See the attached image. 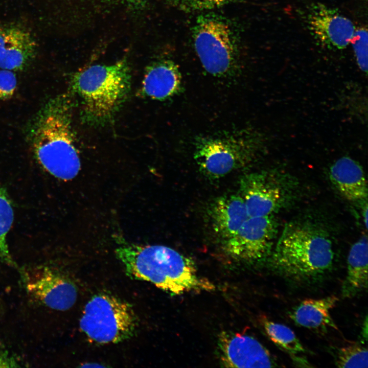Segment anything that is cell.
I'll list each match as a JSON object with an SVG mask.
<instances>
[{
    "label": "cell",
    "instance_id": "obj_18",
    "mask_svg": "<svg viewBox=\"0 0 368 368\" xmlns=\"http://www.w3.org/2000/svg\"><path fill=\"white\" fill-rule=\"evenodd\" d=\"M367 238L363 235L351 247L347 273L341 288L342 296L351 298L367 288Z\"/></svg>",
    "mask_w": 368,
    "mask_h": 368
},
{
    "label": "cell",
    "instance_id": "obj_1",
    "mask_svg": "<svg viewBox=\"0 0 368 368\" xmlns=\"http://www.w3.org/2000/svg\"><path fill=\"white\" fill-rule=\"evenodd\" d=\"M116 253L130 277L150 282L168 292L179 294L214 288L198 275L191 259L171 247L122 242Z\"/></svg>",
    "mask_w": 368,
    "mask_h": 368
},
{
    "label": "cell",
    "instance_id": "obj_4",
    "mask_svg": "<svg viewBox=\"0 0 368 368\" xmlns=\"http://www.w3.org/2000/svg\"><path fill=\"white\" fill-rule=\"evenodd\" d=\"M130 73L125 59L110 64H94L76 74L73 90L87 123H106L119 110L130 87Z\"/></svg>",
    "mask_w": 368,
    "mask_h": 368
},
{
    "label": "cell",
    "instance_id": "obj_26",
    "mask_svg": "<svg viewBox=\"0 0 368 368\" xmlns=\"http://www.w3.org/2000/svg\"><path fill=\"white\" fill-rule=\"evenodd\" d=\"M15 362L12 361V360L4 354L0 353V367H12L15 366L13 364Z\"/></svg>",
    "mask_w": 368,
    "mask_h": 368
},
{
    "label": "cell",
    "instance_id": "obj_25",
    "mask_svg": "<svg viewBox=\"0 0 368 368\" xmlns=\"http://www.w3.org/2000/svg\"><path fill=\"white\" fill-rule=\"evenodd\" d=\"M127 6L132 8L139 9L142 8L148 0H118Z\"/></svg>",
    "mask_w": 368,
    "mask_h": 368
},
{
    "label": "cell",
    "instance_id": "obj_12",
    "mask_svg": "<svg viewBox=\"0 0 368 368\" xmlns=\"http://www.w3.org/2000/svg\"><path fill=\"white\" fill-rule=\"evenodd\" d=\"M221 359L229 367L278 366L269 352L249 335L224 332L219 338Z\"/></svg>",
    "mask_w": 368,
    "mask_h": 368
},
{
    "label": "cell",
    "instance_id": "obj_3",
    "mask_svg": "<svg viewBox=\"0 0 368 368\" xmlns=\"http://www.w3.org/2000/svg\"><path fill=\"white\" fill-rule=\"evenodd\" d=\"M270 256L274 269L298 280L315 278L333 264L332 243L324 231L305 223L287 224Z\"/></svg>",
    "mask_w": 368,
    "mask_h": 368
},
{
    "label": "cell",
    "instance_id": "obj_20",
    "mask_svg": "<svg viewBox=\"0 0 368 368\" xmlns=\"http://www.w3.org/2000/svg\"><path fill=\"white\" fill-rule=\"evenodd\" d=\"M14 219V212L11 199L6 190L0 183V259L9 264L13 262L10 255L7 236Z\"/></svg>",
    "mask_w": 368,
    "mask_h": 368
},
{
    "label": "cell",
    "instance_id": "obj_13",
    "mask_svg": "<svg viewBox=\"0 0 368 368\" xmlns=\"http://www.w3.org/2000/svg\"><path fill=\"white\" fill-rule=\"evenodd\" d=\"M37 43L29 30L20 25H0V68L20 71L34 58Z\"/></svg>",
    "mask_w": 368,
    "mask_h": 368
},
{
    "label": "cell",
    "instance_id": "obj_19",
    "mask_svg": "<svg viewBox=\"0 0 368 368\" xmlns=\"http://www.w3.org/2000/svg\"><path fill=\"white\" fill-rule=\"evenodd\" d=\"M261 323L266 333L272 341L293 356L295 360L302 361L296 356L305 353V349L291 329L266 317L261 318Z\"/></svg>",
    "mask_w": 368,
    "mask_h": 368
},
{
    "label": "cell",
    "instance_id": "obj_7",
    "mask_svg": "<svg viewBox=\"0 0 368 368\" xmlns=\"http://www.w3.org/2000/svg\"><path fill=\"white\" fill-rule=\"evenodd\" d=\"M79 325L89 340L107 344L130 338L134 333L136 320L130 305L114 296L100 294L86 304Z\"/></svg>",
    "mask_w": 368,
    "mask_h": 368
},
{
    "label": "cell",
    "instance_id": "obj_2",
    "mask_svg": "<svg viewBox=\"0 0 368 368\" xmlns=\"http://www.w3.org/2000/svg\"><path fill=\"white\" fill-rule=\"evenodd\" d=\"M67 98L49 101L33 120L29 137L39 164L51 175L63 180L75 177L80 161L72 127Z\"/></svg>",
    "mask_w": 368,
    "mask_h": 368
},
{
    "label": "cell",
    "instance_id": "obj_23",
    "mask_svg": "<svg viewBox=\"0 0 368 368\" xmlns=\"http://www.w3.org/2000/svg\"><path fill=\"white\" fill-rule=\"evenodd\" d=\"M352 43L357 64L361 71H367V31L364 28L356 29L351 42Z\"/></svg>",
    "mask_w": 368,
    "mask_h": 368
},
{
    "label": "cell",
    "instance_id": "obj_8",
    "mask_svg": "<svg viewBox=\"0 0 368 368\" xmlns=\"http://www.w3.org/2000/svg\"><path fill=\"white\" fill-rule=\"evenodd\" d=\"M240 186V196L250 216L272 215L286 204L290 194L284 179L274 172L247 174Z\"/></svg>",
    "mask_w": 368,
    "mask_h": 368
},
{
    "label": "cell",
    "instance_id": "obj_17",
    "mask_svg": "<svg viewBox=\"0 0 368 368\" xmlns=\"http://www.w3.org/2000/svg\"><path fill=\"white\" fill-rule=\"evenodd\" d=\"M338 298L335 295L303 301L291 312V319L298 325L315 330L337 327L330 315V310Z\"/></svg>",
    "mask_w": 368,
    "mask_h": 368
},
{
    "label": "cell",
    "instance_id": "obj_5",
    "mask_svg": "<svg viewBox=\"0 0 368 368\" xmlns=\"http://www.w3.org/2000/svg\"><path fill=\"white\" fill-rule=\"evenodd\" d=\"M263 143L258 133L246 129L202 135L195 140L194 158L204 175L218 178L250 162Z\"/></svg>",
    "mask_w": 368,
    "mask_h": 368
},
{
    "label": "cell",
    "instance_id": "obj_10",
    "mask_svg": "<svg viewBox=\"0 0 368 368\" xmlns=\"http://www.w3.org/2000/svg\"><path fill=\"white\" fill-rule=\"evenodd\" d=\"M311 34L321 45L341 50L351 42L356 30L353 22L336 9L324 4H311L304 15Z\"/></svg>",
    "mask_w": 368,
    "mask_h": 368
},
{
    "label": "cell",
    "instance_id": "obj_21",
    "mask_svg": "<svg viewBox=\"0 0 368 368\" xmlns=\"http://www.w3.org/2000/svg\"><path fill=\"white\" fill-rule=\"evenodd\" d=\"M335 364L339 367H367V350L358 343L342 347L337 352Z\"/></svg>",
    "mask_w": 368,
    "mask_h": 368
},
{
    "label": "cell",
    "instance_id": "obj_27",
    "mask_svg": "<svg viewBox=\"0 0 368 368\" xmlns=\"http://www.w3.org/2000/svg\"><path fill=\"white\" fill-rule=\"evenodd\" d=\"M362 214L366 229L367 227V202L362 204Z\"/></svg>",
    "mask_w": 368,
    "mask_h": 368
},
{
    "label": "cell",
    "instance_id": "obj_14",
    "mask_svg": "<svg viewBox=\"0 0 368 368\" xmlns=\"http://www.w3.org/2000/svg\"><path fill=\"white\" fill-rule=\"evenodd\" d=\"M142 86V92L146 96L163 101L181 91V74L178 66L172 60L157 61L147 67Z\"/></svg>",
    "mask_w": 368,
    "mask_h": 368
},
{
    "label": "cell",
    "instance_id": "obj_22",
    "mask_svg": "<svg viewBox=\"0 0 368 368\" xmlns=\"http://www.w3.org/2000/svg\"><path fill=\"white\" fill-rule=\"evenodd\" d=\"M237 0H171L176 8L185 12H203L219 8Z\"/></svg>",
    "mask_w": 368,
    "mask_h": 368
},
{
    "label": "cell",
    "instance_id": "obj_9",
    "mask_svg": "<svg viewBox=\"0 0 368 368\" xmlns=\"http://www.w3.org/2000/svg\"><path fill=\"white\" fill-rule=\"evenodd\" d=\"M276 234L272 215L249 216L232 237L223 242L224 249L238 260H261L270 255Z\"/></svg>",
    "mask_w": 368,
    "mask_h": 368
},
{
    "label": "cell",
    "instance_id": "obj_11",
    "mask_svg": "<svg viewBox=\"0 0 368 368\" xmlns=\"http://www.w3.org/2000/svg\"><path fill=\"white\" fill-rule=\"evenodd\" d=\"M25 273L28 290L46 306L64 311L75 303V285L60 273L47 267L27 270Z\"/></svg>",
    "mask_w": 368,
    "mask_h": 368
},
{
    "label": "cell",
    "instance_id": "obj_24",
    "mask_svg": "<svg viewBox=\"0 0 368 368\" xmlns=\"http://www.w3.org/2000/svg\"><path fill=\"white\" fill-rule=\"evenodd\" d=\"M17 86L15 74L10 70H0V100H6L13 95Z\"/></svg>",
    "mask_w": 368,
    "mask_h": 368
},
{
    "label": "cell",
    "instance_id": "obj_28",
    "mask_svg": "<svg viewBox=\"0 0 368 368\" xmlns=\"http://www.w3.org/2000/svg\"><path fill=\"white\" fill-rule=\"evenodd\" d=\"M81 367H105L102 365L95 363H85L83 365H81Z\"/></svg>",
    "mask_w": 368,
    "mask_h": 368
},
{
    "label": "cell",
    "instance_id": "obj_16",
    "mask_svg": "<svg viewBox=\"0 0 368 368\" xmlns=\"http://www.w3.org/2000/svg\"><path fill=\"white\" fill-rule=\"evenodd\" d=\"M250 216L240 195L219 197L213 203V228L223 241L232 237Z\"/></svg>",
    "mask_w": 368,
    "mask_h": 368
},
{
    "label": "cell",
    "instance_id": "obj_15",
    "mask_svg": "<svg viewBox=\"0 0 368 368\" xmlns=\"http://www.w3.org/2000/svg\"><path fill=\"white\" fill-rule=\"evenodd\" d=\"M330 180L347 200L363 204L367 200V180L360 165L351 157H342L329 170Z\"/></svg>",
    "mask_w": 368,
    "mask_h": 368
},
{
    "label": "cell",
    "instance_id": "obj_6",
    "mask_svg": "<svg viewBox=\"0 0 368 368\" xmlns=\"http://www.w3.org/2000/svg\"><path fill=\"white\" fill-rule=\"evenodd\" d=\"M192 33L195 51L208 73L221 78L237 73L240 62L237 38L228 20L215 14H201Z\"/></svg>",
    "mask_w": 368,
    "mask_h": 368
}]
</instances>
